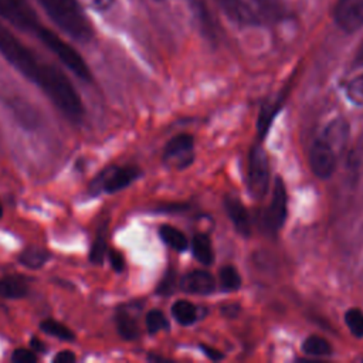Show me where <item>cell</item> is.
<instances>
[{"instance_id":"1","label":"cell","mask_w":363,"mask_h":363,"mask_svg":"<svg viewBox=\"0 0 363 363\" xmlns=\"http://www.w3.org/2000/svg\"><path fill=\"white\" fill-rule=\"evenodd\" d=\"M0 52L27 79L34 82L72 122L84 116V106L71 81L57 67L41 61L0 23Z\"/></svg>"},{"instance_id":"2","label":"cell","mask_w":363,"mask_h":363,"mask_svg":"<svg viewBox=\"0 0 363 363\" xmlns=\"http://www.w3.org/2000/svg\"><path fill=\"white\" fill-rule=\"evenodd\" d=\"M50 18L69 37L86 43L92 38L94 30L77 0H40Z\"/></svg>"},{"instance_id":"3","label":"cell","mask_w":363,"mask_h":363,"mask_svg":"<svg viewBox=\"0 0 363 363\" xmlns=\"http://www.w3.org/2000/svg\"><path fill=\"white\" fill-rule=\"evenodd\" d=\"M35 34L43 41V44L48 50H51L69 71H72L82 81H91V71L84 58L75 51V48L61 40L55 33L41 26L35 28Z\"/></svg>"},{"instance_id":"4","label":"cell","mask_w":363,"mask_h":363,"mask_svg":"<svg viewBox=\"0 0 363 363\" xmlns=\"http://www.w3.org/2000/svg\"><path fill=\"white\" fill-rule=\"evenodd\" d=\"M269 182V164L268 157L265 152L261 147H254L250 164H248V189L255 199H261L267 189Z\"/></svg>"},{"instance_id":"5","label":"cell","mask_w":363,"mask_h":363,"mask_svg":"<svg viewBox=\"0 0 363 363\" xmlns=\"http://www.w3.org/2000/svg\"><path fill=\"white\" fill-rule=\"evenodd\" d=\"M285 218H286V190L282 180L277 179L269 206L262 213V227L268 233L275 234L282 227Z\"/></svg>"},{"instance_id":"6","label":"cell","mask_w":363,"mask_h":363,"mask_svg":"<svg viewBox=\"0 0 363 363\" xmlns=\"http://www.w3.org/2000/svg\"><path fill=\"white\" fill-rule=\"evenodd\" d=\"M140 174L139 167L136 166H121L105 170L99 174V177L94 182L96 190H102L105 193H116L126 186H129L135 179Z\"/></svg>"},{"instance_id":"7","label":"cell","mask_w":363,"mask_h":363,"mask_svg":"<svg viewBox=\"0 0 363 363\" xmlns=\"http://www.w3.org/2000/svg\"><path fill=\"white\" fill-rule=\"evenodd\" d=\"M309 164L312 172L320 177H329L336 166V150L323 138L312 143L309 150Z\"/></svg>"},{"instance_id":"8","label":"cell","mask_w":363,"mask_h":363,"mask_svg":"<svg viewBox=\"0 0 363 363\" xmlns=\"http://www.w3.org/2000/svg\"><path fill=\"white\" fill-rule=\"evenodd\" d=\"M164 162L174 169H184L193 160V138L187 133H180L172 138L163 155Z\"/></svg>"},{"instance_id":"9","label":"cell","mask_w":363,"mask_h":363,"mask_svg":"<svg viewBox=\"0 0 363 363\" xmlns=\"http://www.w3.org/2000/svg\"><path fill=\"white\" fill-rule=\"evenodd\" d=\"M0 16L23 30L35 31L38 27L35 16L21 0H0Z\"/></svg>"},{"instance_id":"10","label":"cell","mask_w":363,"mask_h":363,"mask_svg":"<svg viewBox=\"0 0 363 363\" xmlns=\"http://www.w3.org/2000/svg\"><path fill=\"white\" fill-rule=\"evenodd\" d=\"M335 20L345 31H356L363 26V0H337Z\"/></svg>"},{"instance_id":"11","label":"cell","mask_w":363,"mask_h":363,"mask_svg":"<svg viewBox=\"0 0 363 363\" xmlns=\"http://www.w3.org/2000/svg\"><path fill=\"white\" fill-rule=\"evenodd\" d=\"M182 291L187 294H197V295H207L211 294L216 288L214 278L207 271H191L186 274L180 281Z\"/></svg>"},{"instance_id":"12","label":"cell","mask_w":363,"mask_h":363,"mask_svg":"<svg viewBox=\"0 0 363 363\" xmlns=\"http://www.w3.org/2000/svg\"><path fill=\"white\" fill-rule=\"evenodd\" d=\"M224 204H225L227 214L230 216L235 228L242 235H248L250 230H251V220H250V214H248L247 208L242 206V203L234 196H227L224 200Z\"/></svg>"},{"instance_id":"13","label":"cell","mask_w":363,"mask_h":363,"mask_svg":"<svg viewBox=\"0 0 363 363\" xmlns=\"http://www.w3.org/2000/svg\"><path fill=\"white\" fill-rule=\"evenodd\" d=\"M28 285L23 278L4 277L0 279V296L7 299H20L27 296Z\"/></svg>"},{"instance_id":"14","label":"cell","mask_w":363,"mask_h":363,"mask_svg":"<svg viewBox=\"0 0 363 363\" xmlns=\"http://www.w3.org/2000/svg\"><path fill=\"white\" fill-rule=\"evenodd\" d=\"M191 251L197 261H200L204 265H210L214 261V251L211 247V241L208 235L199 233L194 235L191 242Z\"/></svg>"},{"instance_id":"15","label":"cell","mask_w":363,"mask_h":363,"mask_svg":"<svg viewBox=\"0 0 363 363\" xmlns=\"http://www.w3.org/2000/svg\"><path fill=\"white\" fill-rule=\"evenodd\" d=\"M116 320V328L119 335L126 339V340H133L139 336V328L135 320V318L126 311V309H119L115 316Z\"/></svg>"},{"instance_id":"16","label":"cell","mask_w":363,"mask_h":363,"mask_svg":"<svg viewBox=\"0 0 363 363\" xmlns=\"http://www.w3.org/2000/svg\"><path fill=\"white\" fill-rule=\"evenodd\" d=\"M172 313H173V318L180 323V325H191L193 322L197 320L199 318V312H197V308L186 301V299H179L173 303L172 306Z\"/></svg>"},{"instance_id":"17","label":"cell","mask_w":363,"mask_h":363,"mask_svg":"<svg viewBox=\"0 0 363 363\" xmlns=\"http://www.w3.org/2000/svg\"><path fill=\"white\" fill-rule=\"evenodd\" d=\"M40 328L44 333H47L52 337H57L60 340H64V342H74V339H75L74 332L67 325H64L55 319H44L40 323Z\"/></svg>"},{"instance_id":"18","label":"cell","mask_w":363,"mask_h":363,"mask_svg":"<svg viewBox=\"0 0 363 363\" xmlns=\"http://www.w3.org/2000/svg\"><path fill=\"white\" fill-rule=\"evenodd\" d=\"M159 234H160V238L173 250L184 251L187 248V244H189L187 237L180 230L172 225H162L159 228Z\"/></svg>"},{"instance_id":"19","label":"cell","mask_w":363,"mask_h":363,"mask_svg":"<svg viewBox=\"0 0 363 363\" xmlns=\"http://www.w3.org/2000/svg\"><path fill=\"white\" fill-rule=\"evenodd\" d=\"M302 350L309 356H329L332 354V345L325 337L312 335L302 343Z\"/></svg>"},{"instance_id":"20","label":"cell","mask_w":363,"mask_h":363,"mask_svg":"<svg viewBox=\"0 0 363 363\" xmlns=\"http://www.w3.org/2000/svg\"><path fill=\"white\" fill-rule=\"evenodd\" d=\"M47 259H48V252L38 247L24 250L18 258L20 264H23L24 267H27L30 269H37V268L43 267L47 262Z\"/></svg>"},{"instance_id":"21","label":"cell","mask_w":363,"mask_h":363,"mask_svg":"<svg viewBox=\"0 0 363 363\" xmlns=\"http://www.w3.org/2000/svg\"><path fill=\"white\" fill-rule=\"evenodd\" d=\"M323 139L329 142L335 147V150L340 147L346 140V123L343 121H336L330 123L325 132Z\"/></svg>"},{"instance_id":"22","label":"cell","mask_w":363,"mask_h":363,"mask_svg":"<svg viewBox=\"0 0 363 363\" xmlns=\"http://www.w3.org/2000/svg\"><path fill=\"white\" fill-rule=\"evenodd\" d=\"M220 282L225 291H235L241 286V277L233 265H225L220 269Z\"/></svg>"},{"instance_id":"23","label":"cell","mask_w":363,"mask_h":363,"mask_svg":"<svg viewBox=\"0 0 363 363\" xmlns=\"http://www.w3.org/2000/svg\"><path fill=\"white\" fill-rule=\"evenodd\" d=\"M345 322L356 337H363V312L357 308H350L345 313Z\"/></svg>"},{"instance_id":"24","label":"cell","mask_w":363,"mask_h":363,"mask_svg":"<svg viewBox=\"0 0 363 363\" xmlns=\"http://www.w3.org/2000/svg\"><path fill=\"white\" fill-rule=\"evenodd\" d=\"M146 328L149 333H157L159 330L169 328V320L162 311L153 309L146 315Z\"/></svg>"},{"instance_id":"25","label":"cell","mask_w":363,"mask_h":363,"mask_svg":"<svg viewBox=\"0 0 363 363\" xmlns=\"http://www.w3.org/2000/svg\"><path fill=\"white\" fill-rule=\"evenodd\" d=\"M346 94H347V98L356 104V105H360L363 106V74L353 78L347 86H346Z\"/></svg>"},{"instance_id":"26","label":"cell","mask_w":363,"mask_h":363,"mask_svg":"<svg viewBox=\"0 0 363 363\" xmlns=\"http://www.w3.org/2000/svg\"><path fill=\"white\" fill-rule=\"evenodd\" d=\"M218 1L230 16L241 20H247L250 17V13L242 6L241 0H218Z\"/></svg>"},{"instance_id":"27","label":"cell","mask_w":363,"mask_h":363,"mask_svg":"<svg viewBox=\"0 0 363 363\" xmlns=\"http://www.w3.org/2000/svg\"><path fill=\"white\" fill-rule=\"evenodd\" d=\"M105 251H106V238H105L104 234H99V235L94 240L92 247H91V252H89V259H91V262H94V264L102 262L104 255H105Z\"/></svg>"},{"instance_id":"28","label":"cell","mask_w":363,"mask_h":363,"mask_svg":"<svg viewBox=\"0 0 363 363\" xmlns=\"http://www.w3.org/2000/svg\"><path fill=\"white\" fill-rule=\"evenodd\" d=\"M37 354L34 350L27 349H16L11 354V362L14 363H34L37 362Z\"/></svg>"},{"instance_id":"29","label":"cell","mask_w":363,"mask_h":363,"mask_svg":"<svg viewBox=\"0 0 363 363\" xmlns=\"http://www.w3.org/2000/svg\"><path fill=\"white\" fill-rule=\"evenodd\" d=\"M108 255H109V261H111L112 268L116 272L123 271V268H125V258H123V255L119 251H116V250H111Z\"/></svg>"},{"instance_id":"30","label":"cell","mask_w":363,"mask_h":363,"mask_svg":"<svg viewBox=\"0 0 363 363\" xmlns=\"http://www.w3.org/2000/svg\"><path fill=\"white\" fill-rule=\"evenodd\" d=\"M85 4H88L89 7L98 10V11H102V10H106L112 6L113 0H82Z\"/></svg>"},{"instance_id":"31","label":"cell","mask_w":363,"mask_h":363,"mask_svg":"<svg viewBox=\"0 0 363 363\" xmlns=\"http://www.w3.org/2000/svg\"><path fill=\"white\" fill-rule=\"evenodd\" d=\"M75 359L77 356L71 350H61L60 353H57V356H54L55 363H72L75 362Z\"/></svg>"},{"instance_id":"32","label":"cell","mask_w":363,"mask_h":363,"mask_svg":"<svg viewBox=\"0 0 363 363\" xmlns=\"http://www.w3.org/2000/svg\"><path fill=\"white\" fill-rule=\"evenodd\" d=\"M201 349L204 350V353H206L211 360H218V359L223 357V353H221V352H218V350H216V349H213V347H210V346L201 345Z\"/></svg>"},{"instance_id":"33","label":"cell","mask_w":363,"mask_h":363,"mask_svg":"<svg viewBox=\"0 0 363 363\" xmlns=\"http://www.w3.org/2000/svg\"><path fill=\"white\" fill-rule=\"evenodd\" d=\"M31 347H33V350H34L35 353H40V352H43V350L45 349V346H44L38 339H35V337L31 339Z\"/></svg>"},{"instance_id":"34","label":"cell","mask_w":363,"mask_h":363,"mask_svg":"<svg viewBox=\"0 0 363 363\" xmlns=\"http://www.w3.org/2000/svg\"><path fill=\"white\" fill-rule=\"evenodd\" d=\"M356 64L357 65H363V41L360 44V47L357 48V52H356V58H354Z\"/></svg>"},{"instance_id":"35","label":"cell","mask_w":363,"mask_h":363,"mask_svg":"<svg viewBox=\"0 0 363 363\" xmlns=\"http://www.w3.org/2000/svg\"><path fill=\"white\" fill-rule=\"evenodd\" d=\"M1 216H3V204L0 201V218H1Z\"/></svg>"}]
</instances>
